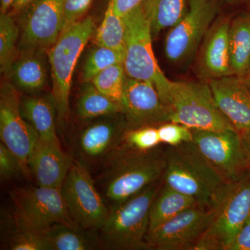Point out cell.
<instances>
[{
  "instance_id": "7bdbcfd3",
  "label": "cell",
  "mask_w": 250,
  "mask_h": 250,
  "mask_svg": "<svg viewBox=\"0 0 250 250\" xmlns=\"http://www.w3.org/2000/svg\"></svg>"
},
{
  "instance_id": "74e56055",
  "label": "cell",
  "mask_w": 250,
  "mask_h": 250,
  "mask_svg": "<svg viewBox=\"0 0 250 250\" xmlns=\"http://www.w3.org/2000/svg\"><path fill=\"white\" fill-rule=\"evenodd\" d=\"M34 0H14L11 7L12 8L13 11L18 12L30 4Z\"/></svg>"
},
{
  "instance_id": "5b68a950",
  "label": "cell",
  "mask_w": 250,
  "mask_h": 250,
  "mask_svg": "<svg viewBox=\"0 0 250 250\" xmlns=\"http://www.w3.org/2000/svg\"><path fill=\"white\" fill-rule=\"evenodd\" d=\"M121 147L106 187V197L113 205L162 179L166 166L165 145L147 151Z\"/></svg>"
},
{
  "instance_id": "8d00e7d4",
  "label": "cell",
  "mask_w": 250,
  "mask_h": 250,
  "mask_svg": "<svg viewBox=\"0 0 250 250\" xmlns=\"http://www.w3.org/2000/svg\"><path fill=\"white\" fill-rule=\"evenodd\" d=\"M142 1L143 0H111L110 3L113 11L117 14L124 16L139 6Z\"/></svg>"
},
{
  "instance_id": "d6a6232c",
  "label": "cell",
  "mask_w": 250,
  "mask_h": 250,
  "mask_svg": "<svg viewBox=\"0 0 250 250\" xmlns=\"http://www.w3.org/2000/svg\"><path fill=\"white\" fill-rule=\"evenodd\" d=\"M161 144L177 146L184 143L192 142V131L190 128L179 123H164L157 126Z\"/></svg>"
},
{
  "instance_id": "603a6c76",
  "label": "cell",
  "mask_w": 250,
  "mask_h": 250,
  "mask_svg": "<svg viewBox=\"0 0 250 250\" xmlns=\"http://www.w3.org/2000/svg\"><path fill=\"white\" fill-rule=\"evenodd\" d=\"M229 36L231 69L234 75L244 77L250 67V13L230 22Z\"/></svg>"
},
{
  "instance_id": "836d02e7",
  "label": "cell",
  "mask_w": 250,
  "mask_h": 250,
  "mask_svg": "<svg viewBox=\"0 0 250 250\" xmlns=\"http://www.w3.org/2000/svg\"><path fill=\"white\" fill-rule=\"evenodd\" d=\"M94 0H64L62 33L80 21ZM61 33V34H62Z\"/></svg>"
},
{
  "instance_id": "7402d4cb",
  "label": "cell",
  "mask_w": 250,
  "mask_h": 250,
  "mask_svg": "<svg viewBox=\"0 0 250 250\" xmlns=\"http://www.w3.org/2000/svg\"><path fill=\"white\" fill-rule=\"evenodd\" d=\"M22 52L21 57L13 62L9 75L21 89L28 93L39 91L45 87L47 81L45 63L36 50Z\"/></svg>"
},
{
  "instance_id": "b9f144b4",
  "label": "cell",
  "mask_w": 250,
  "mask_h": 250,
  "mask_svg": "<svg viewBox=\"0 0 250 250\" xmlns=\"http://www.w3.org/2000/svg\"><path fill=\"white\" fill-rule=\"evenodd\" d=\"M227 1L229 3H235L238 2V1H242V0H227Z\"/></svg>"
},
{
  "instance_id": "9c48e42d",
  "label": "cell",
  "mask_w": 250,
  "mask_h": 250,
  "mask_svg": "<svg viewBox=\"0 0 250 250\" xmlns=\"http://www.w3.org/2000/svg\"><path fill=\"white\" fill-rule=\"evenodd\" d=\"M192 131L195 147L228 183L241 179L250 172L249 154L239 131Z\"/></svg>"
},
{
  "instance_id": "ba28073f",
  "label": "cell",
  "mask_w": 250,
  "mask_h": 250,
  "mask_svg": "<svg viewBox=\"0 0 250 250\" xmlns=\"http://www.w3.org/2000/svg\"><path fill=\"white\" fill-rule=\"evenodd\" d=\"M11 199L18 228L40 233L58 224L79 228L67 210L61 188L40 186L19 188L11 192Z\"/></svg>"
},
{
  "instance_id": "ab89813d",
  "label": "cell",
  "mask_w": 250,
  "mask_h": 250,
  "mask_svg": "<svg viewBox=\"0 0 250 250\" xmlns=\"http://www.w3.org/2000/svg\"><path fill=\"white\" fill-rule=\"evenodd\" d=\"M240 133H241L242 137H243V140H244V142L246 143L247 149H248L250 159V131H241V132Z\"/></svg>"
},
{
  "instance_id": "5bb4252c",
  "label": "cell",
  "mask_w": 250,
  "mask_h": 250,
  "mask_svg": "<svg viewBox=\"0 0 250 250\" xmlns=\"http://www.w3.org/2000/svg\"><path fill=\"white\" fill-rule=\"evenodd\" d=\"M127 130L168 123L169 112L154 84L126 77L121 100Z\"/></svg>"
},
{
  "instance_id": "4316f807",
  "label": "cell",
  "mask_w": 250,
  "mask_h": 250,
  "mask_svg": "<svg viewBox=\"0 0 250 250\" xmlns=\"http://www.w3.org/2000/svg\"><path fill=\"white\" fill-rule=\"evenodd\" d=\"M50 250H89L97 246L95 242L79 228L58 224L43 233Z\"/></svg>"
},
{
  "instance_id": "4fadbf2b",
  "label": "cell",
  "mask_w": 250,
  "mask_h": 250,
  "mask_svg": "<svg viewBox=\"0 0 250 250\" xmlns=\"http://www.w3.org/2000/svg\"><path fill=\"white\" fill-rule=\"evenodd\" d=\"M212 217L213 208L205 206L197 205L184 210L147 233L148 250H192Z\"/></svg>"
},
{
  "instance_id": "ac0fdd59",
  "label": "cell",
  "mask_w": 250,
  "mask_h": 250,
  "mask_svg": "<svg viewBox=\"0 0 250 250\" xmlns=\"http://www.w3.org/2000/svg\"><path fill=\"white\" fill-rule=\"evenodd\" d=\"M72 164L71 159L62 151L59 140L39 139L28 166L38 186L62 188Z\"/></svg>"
},
{
  "instance_id": "8fae6325",
  "label": "cell",
  "mask_w": 250,
  "mask_h": 250,
  "mask_svg": "<svg viewBox=\"0 0 250 250\" xmlns=\"http://www.w3.org/2000/svg\"><path fill=\"white\" fill-rule=\"evenodd\" d=\"M61 190L69 213L79 225L90 229L103 228L109 210L84 166L72 161Z\"/></svg>"
},
{
  "instance_id": "ffe728a7",
  "label": "cell",
  "mask_w": 250,
  "mask_h": 250,
  "mask_svg": "<svg viewBox=\"0 0 250 250\" xmlns=\"http://www.w3.org/2000/svg\"><path fill=\"white\" fill-rule=\"evenodd\" d=\"M23 117L35 129L40 139L59 140L56 130L57 108L50 97H24L21 102Z\"/></svg>"
},
{
  "instance_id": "f546056e",
  "label": "cell",
  "mask_w": 250,
  "mask_h": 250,
  "mask_svg": "<svg viewBox=\"0 0 250 250\" xmlns=\"http://www.w3.org/2000/svg\"><path fill=\"white\" fill-rule=\"evenodd\" d=\"M123 59L124 53L123 52L97 45L90 51L85 59L82 70L83 82H91L99 73L108 67L117 63H123Z\"/></svg>"
},
{
  "instance_id": "7a4b0ae2",
  "label": "cell",
  "mask_w": 250,
  "mask_h": 250,
  "mask_svg": "<svg viewBox=\"0 0 250 250\" xmlns=\"http://www.w3.org/2000/svg\"><path fill=\"white\" fill-rule=\"evenodd\" d=\"M162 179L125 201L113 205L101 229L104 244L113 250H148L146 238L149 228V211Z\"/></svg>"
},
{
  "instance_id": "8992f818",
  "label": "cell",
  "mask_w": 250,
  "mask_h": 250,
  "mask_svg": "<svg viewBox=\"0 0 250 250\" xmlns=\"http://www.w3.org/2000/svg\"><path fill=\"white\" fill-rule=\"evenodd\" d=\"M95 31L93 18H85L62 32L57 42L49 47L48 58L53 83L52 96L57 108V121L61 124H64L68 114L74 70Z\"/></svg>"
},
{
  "instance_id": "6da1fadb",
  "label": "cell",
  "mask_w": 250,
  "mask_h": 250,
  "mask_svg": "<svg viewBox=\"0 0 250 250\" xmlns=\"http://www.w3.org/2000/svg\"><path fill=\"white\" fill-rule=\"evenodd\" d=\"M165 152L163 182L191 197L199 205L211 208L228 182L206 160L192 141L177 146L165 145Z\"/></svg>"
},
{
  "instance_id": "52a82bcc",
  "label": "cell",
  "mask_w": 250,
  "mask_h": 250,
  "mask_svg": "<svg viewBox=\"0 0 250 250\" xmlns=\"http://www.w3.org/2000/svg\"><path fill=\"white\" fill-rule=\"evenodd\" d=\"M126 24L124 65L126 76L149 81L165 103L171 81L161 70L152 49L150 24L141 4L123 16Z\"/></svg>"
},
{
  "instance_id": "3957f363",
  "label": "cell",
  "mask_w": 250,
  "mask_h": 250,
  "mask_svg": "<svg viewBox=\"0 0 250 250\" xmlns=\"http://www.w3.org/2000/svg\"><path fill=\"white\" fill-rule=\"evenodd\" d=\"M208 228L192 250H227L250 216V171L225 185L211 207Z\"/></svg>"
},
{
  "instance_id": "2e32d148",
  "label": "cell",
  "mask_w": 250,
  "mask_h": 250,
  "mask_svg": "<svg viewBox=\"0 0 250 250\" xmlns=\"http://www.w3.org/2000/svg\"><path fill=\"white\" fill-rule=\"evenodd\" d=\"M217 106L237 131H250V91L236 75L209 80Z\"/></svg>"
},
{
  "instance_id": "d4e9b609",
  "label": "cell",
  "mask_w": 250,
  "mask_h": 250,
  "mask_svg": "<svg viewBox=\"0 0 250 250\" xmlns=\"http://www.w3.org/2000/svg\"><path fill=\"white\" fill-rule=\"evenodd\" d=\"M77 113L82 119H93L123 113L121 103L99 91L91 82H84L77 102Z\"/></svg>"
},
{
  "instance_id": "e575fe53",
  "label": "cell",
  "mask_w": 250,
  "mask_h": 250,
  "mask_svg": "<svg viewBox=\"0 0 250 250\" xmlns=\"http://www.w3.org/2000/svg\"><path fill=\"white\" fill-rule=\"evenodd\" d=\"M22 172V167L17 156L0 143V175L4 179H11Z\"/></svg>"
},
{
  "instance_id": "d6986e66",
  "label": "cell",
  "mask_w": 250,
  "mask_h": 250,
  "mask_svg": "<svg viewBox=\"0 0 250 250\" xmlns=\"http://www.w3.org/2000/svg\"><path fill=\"white\" fill-rule=\"evenodd\" d=\"M116 115L106 116L82 131L80 146L84 155L90 159L101 157L123 142L127 131L126 119L125 117L120 121Z\"/></svg>"
},
{
  "instance_id": "9a60e30c",
  "label": "cell",
  "mask_w": 250,
  "mask_h": 250,
  "mask_svg": "<svg viewBox=\"0 0 250 250\" xmlns=\"http://www.w3.org/2000/svg\"><path fill=\"white\" fill-rule=\"evenodd\" d=\"M64 0H39L23 28L20 46L23 51L51 47L62 33Z\"/></svg>"
},
{
  "instance_id": "f35d334b",
  "label": "cell",
  "mask_w": 250,
  "mask_h": 250,
  "mask_svg": "<svg viewBox=\"0 0 250 250\" xmlns=\"http://www.w3.org/2000/svg\"><path fill=\"white\" fill-rule=\"evenodd\" d=\"M14 0H0V11L1 14H6L12 5Z\"/></svg>"
},
{
  "instance_id": "d590c367",
  "label": "cell",
  "mask_w": 250,
  "mask_h": 250,
  "mask_svg": "<svg viewBox=\"0 0 250 250\" xmlns=\"http://www.w3.org/2000/svg\"><path fill=\"white\" fill-rule=\"evenodd\" d=\"M227 250H250V216L240 229Z\"/></svg>"
},
{
  "instance_id": "44dd1931",
  "label": "cell",
  "mask_w": 250,
  "mask_h": 250,
  "mask_svg": "<svg viewBox=\"0 0 250 250\" xmlns=\"http://www.w3.org/2000/svg\"><path fill=\"white\" fill-rule=\"evenodd\" d=\"M198 205L191 197L174 190L162 182L149 211V231L173 218L188 208Z\"/></svg>"
},
{
  "instance_id": "f1b7e54d",
  "label": "cell",
  "mask_w": 250,
  "mask_h": 250,
  "mask_svg": "<svg viewBox=\"0 0 250 250\" xmlns=\"http://www.w3.org/2000/svg\"><path fill=\"white\" fill-rule=\"evenodd\" d=\"M126 77L123 63H117L99 73L91 82L99 91L121 104Z\"/></svg>"
},
{
  "instance_id": "277c9868",
  "label": "cell",
  "mask_w": 250,
  "mask_h": 250,
  "mask_svg": "<svg viewBox=\"0 0 250 250\" xmlns=\"http://www.w3.org/2000/svg\"><path fill=\"white\" fill-rule=\"evenodd\" d=\"M169 121L191 129H236L219 109L208 83L171 81L164 103Z\"/></svg>"
},
{
  "instance_id": "4dcf8cb0",
  "label": "cell",
  "mask_w": 250,
  "mask_h": 250,
  "mask_svg": "<svg viewBox=\"0 0 250 250\" xmlns=\"http://www.w3.org/2000/svg\"><path fill=\"white\" fill-rule=\"evenodd\" d=\"M121 144V147L134 150L147 151L154 149L161 144L158 127L147 126L127 130Z\"/></svg>"
},
{
  "instance_id": "e0dca14e",
  "label": "cell",
  "mask_w": 250,
  "mask_h": 250,
  "mask_svg": "<svg viewBox=\"0 0 250 250\" xmlns=\"http://www.w3.org/2000/svg\"><path fill=\"white\" fill-rule=\"evenodd\" d=\"M230 22L228 18L218 20L202 41L197 69L209 80L234 75L230 61Z\"/></svg>"
},
{
  "instance_id": "7c38bea8",
  "label": "cell",
  "mask_w": 250,
  "mask_h": 250,
  "mask_svg": "<svg viewBox=\"0 0 250 250\" xmlns=\"http://www.w3.org/2000/svg\"><path fill=\"white\" fill-rule=\"evenodd\" d=\"M21 96L14 85L4 82L0 90V138L22 166L23 172L29 170L28 162L39 137L23 117L21 109Z\"/></svg>"
},
{
  "instance_id": "1f68e13d",
  "label": "cell",
  "mask_w": 250,
  "mask_h": 250,
  "mask_svg": "<svg viewBox=\"0 0 250 250\" xmlns=\"http://www.w3.org/2000/svg\"><path fill=\"white\" fill-rule=\"evenodd\" d=\"M16 232L9 240V249L13 250H50L43 233L16 227Z\"/></svg>"
},
{
  "instance_id": "30bf717a",
  "label": "cell",
  "mask_w": 250,
  "mask_h": 250,
  "mask_svg": "<svg viewBox=\"0 0 250 250\" xmlns=\"http://www.w3.org/2000/svg\"><path fill=\"white\" fill-rule=\"evenodd\" d=\"M219 11V0H188L187 13L171 28L165 41L166 57L174 62L192 57L213 25Z\"/></svg>"
},
{
  "instance_id": "cb8c5ba5",
  "label": "cell",
  "mask_w": 250,
  "mask_h": 250,
  "mask_svg": "<svg viewBox=\"0 0 250 250\" xmlns=\"http://www.w3.org/2000/svg\"><path fill=\"white\" fill-rule=\"evenodd\" d=\"M142 6L147 16L152 36L178 24L187 13V0H143Z\"/></svg>"
},
{
  "instance_id": "484cf974",
  "label": "cell",
  "mask_w": 250,
  "mask_h": 250,
  "mask_svg": "<svg viewBox=\"0 0 250 250\" xmlns=\"http://www.w3.org/2000/svg\"><path fill=\"white\" fill-rule=\"evenodd\" d=\"M95 41L97 45L124 53L126 41L125 18L113 11L110 2L103 22L97 29Z\"/></svg>"
},
{
  "instance_id": "60d3db41",
  "label": "cell",
  "mask_w": 250,
  "mask_h": 250,
  "mask_svg": "<svg viewBox=\"0 0 250 250\" xmlns=\"http://www.w3.org/2000/svg\"><path fill=\"white\" fill-rule=\"evenodd\" d=\"M243 80L247 88L250 91V71L248 72L244 77H243Z\"/></svg>"
},
{
  "instance_id": "83f0119b",
  "label": "cell",
  "mask_w": 250,
  "mask_h": 250,
  "mask_svg": "<svg viewBox=\"0 0 250 250\" xmlns=\"http://www.w3.org/2000/svg\"><path fill=\"white\" fill-rule=\"evenodd\" d=\"M19 30L11 15L0 16V69L1 73L9 75L13 62L16 60V44Z\"/></svg>"
}]
</instances>
